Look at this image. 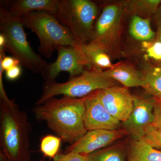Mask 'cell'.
<instances>
[{
    "mask_svg": "<svg viewBox=\"0 0 161 161\" xmlns=\"http://www.w3.org/2000/svg\"><path fill=\"white\" fill-rule=\"evenodd\" d=\"M161 4V0H133L127 3V9L138 16L155 14Z\"/></svg>",
    "mask_w": 161,
    "mask_h": 161,
    "instance_id": "cell-20",
    "label": "cell"
},
{
    "mask_svg": "<svg viewBox=\"0 0 161 161\" xmlns=\"http://www.w3.org/2000/svg\"><path fill=\"white\" fill-rule=\"evenodd\" d=\"M143 88L156 99L161 100V70L158 67L148 65L142 73Z\"/></svg>",
    "mask_w": 161,
    "mask_h": 161,
    "instance_id": "cell-17",
    "label": "cell"
},
{
    "mask_svg": "<svg viewBox=\"0 0 161 161\" xmlns=\"http://www.w3.org/2000/svg\"><path fill=\"white\" fill-rule=\"evenodd\" d=\"M78 48L89 69L103 70L109 69L113 67L109 52L100 43L91 41L79 45Z\"/></svg>",
    "mask_w": 161,
    "mask_h": 161,
    "instance_id": "cell-14",
    "label": "cell"
},
{
    "mask_svg": "<svg viewBox=\"0 0 161 161\" xmlns=\"http://www.w3.org/2000/svg\"><path fill=\"white\" fill-rule=\"evenodd\" d=\"M59 0H15L2 3L9 14L22 17L24 15L36 11H45L52 14L58 8Z\"/></svg>",
    "mask_w": 161,
    "mask_h": 161,
    "instance_id": "cell-13",
    "label": "cell"
},
{
    "mask_svg": "<svg viewBox=\"0 0 161 161\" xmlns=\"http://www.w3.org/2000/svg\"><path fill=\"white\" fill-rule=\"evenodd\" d=\"M127 134L123 129L116 130H95L87 131L77 142L67 148L66 153L84 155L108 147L118 139Z\"/></svg>",
    "mask_w": 161,
    "mask_h": 161,
    "instance_id": "cell-12",
    "label": "cell"
},
{
    "mask_svg": "<svg viewBox=\"0 0 161 161\" xmlns=\"http://www.w3.org/2000/svg\"><path fill=\"white\" fill-rule=\"evenodd\" d=\"M98 13V6L93 1L59 0L53 15L69 30L80 45L91 41Z\"/></svg>",
    "mask_w": 161,
    "mask_h": 161,
    "instance_id": "cell-5",
    "label": "cell"
},
{
    "mask_svg": "<svg viewBox=\"0 0 161 161\" xmlns=\"http://www.w3.org/2000/svg\"><path fill=\"white\" fill-rule=\"evenodd\" d=\"M27 115L9 98L0 102L1 150L9 161H29L30 134Z\"/></svg>",
    "mask_w": 161,
    "mask_h": 161,
    "instance_id": "cell-2",
    "label": "cell"
},
{
    "mask_svg": "<svg viewBox=\"0 0 161 161\" xmlns=\"http://www.w3.org/2000/svg\"><path fill=\"white\" fill-rule=\"evenodd\" d=\"M116 85V81L107 76L104 71L86 70L80 75L64 83H58L55 80L45 82L43 93L35 105L41 104L58 95L82 98L95 91Z\"/></svg>",
    "mask_w": 161,
    "mask_h": 161,
    "instance_id": "cell-6",
    "label": "cell"
},
{
    "mask_svg": "<svg viewBox=\"0 0 161 161\" xmlns=\"http://www.w3.org/2000/svg\"><path fill=\"white\" fill-rule=\"evenodd\" d=\"M130 32L133 38L142 41H151L155 38L156 34L150 26L149 18L134 15L130 23Z\"/></svg>",
    "mask_w": 161,
    "mask_h": 161,
    "instance_id": "cell-19",
    "label": "cell"
},
{
    "mask_svg": "<svg viewBox=\"0 0 161 161\" xmlns=\"http://www.w3.org/2000/svg\"><path fill=\"white\" fill-rule=\"evenodd\" d=\"M98 92L102 103L110 115L121 122L126 121L133 108V96L128 89L116 85Z\"/></svg>",
    "mask_w": 161,
    "mask_h": 161,
    "instance_id": "cell-10",
    "label": "cell"
},
{
    "mask_svg": "<svg viewBox=\"0 0 161 161\" xmlns=\"http://www.w3.org/2000/svg\"><path fill=\"white\" fill-rule=\"evenodd\" d=\"M104 72L107 76L119 82L127 88L143 86L142 73L129 64L120 63L113 65L112 68L104 71Z\"/></svg>",
    "mask_w": 161,
    "mask_h": 161,
    "instance_id": "cell-15",
    "label": "cell"
},
{
    "mask_svg": "<svg viewBox=\"0 0 161 161\" xmlns=\"http://www.w3.org/2000/svg\"><path fill=\"white\" fill-rule=\"evenodd\" d=\"M21 73L22 69L21 65L19 64L6 71V77L9 80H14L19 78Z\"/></svg>",
    "mask_w": 161,
    "mask_h": 161,
    "instance_id": "cell-27",
    "label": "cell"
},
{
    "mask_svg": "<svg viewBox=\"0 0 161 161\" xmlns=\"http://www.w3.org/2000/svg\"><path fill=\"white\" fill-rule=\"evenodd\" d=\"M127 7V2L105 6L94 24L91 41L100 43L109 53L118 43Z\"/></svg>",
    "mask_w": 161,
    "mask_h": 161,
    "instance_id": "cell-7",
    "label": "cell"
},
{
    "mask_svg": "<svg viewBox=\"0 0 161 161\" xmlns=\"http://www.w3.org/2000/svg\"><path fill=\"white\" fill-rule=\"evenodd\" d=\"M22 17L9 14L1 4L0 33L6 38L5 51L10 53L20 65L34 74L41 73L48 63L32 49L26 39Z\"/></svg>",
    "mask_w": 161,
    "mask_h": 161,
    "instance_id": "cell-3",
    "label": "cell"
},
{
    "mask_svg": "<svg viewBox=\"0 0 161 161\" xmlns=\"http://www.w3.org/2000/svg\"><path fill=\"white\" fill-rule=\"evenodd\" d=\"M98 91L84 97V122L87 131L95 130H116L122 126L120 121L110 115L101 102Z\"/></svg>",
    "mask_w": 161,
    "mask_h": 161,
    "instance_id": "cell-11",
    "label": "cell"
},
{
    "mask_svg": "<svg viewBox=\"0 0 161 161\" xmlns=\"http://www.w3.org/2000/svg\"><path fill=\"white\" fill-rule=\"evenodd\" d=\"M20 64L19 62L13 57H6L5 51H0V66L3 70H8L11 68Z\"/></svg>",
    "mask_w": 161,
    "mask_h": 161,
    "instance_id": "cell-25",
    "label": "cell"
},
{
    "mask_svg": "<svg viewBox=\"0 0 161 161\" xmlns=\"http://www.w3.org/2000/svg\"><path fill=\"white\" fill-rule=\"evenodd\" d=\"M40 161H47L42 159ZM53 161H87V155L73 152L58 154Z\"/></svg>",
    "mask_w": 161,
    "mask_h": 161,
    "instance_id": "cell-24",
    "label": "cell"
},
{
    "mask_svg": "<svg viewBox=\"0 0 161 161\" xmlns=\"http://www.w3.org/2000/svg\"><path fill=\"white\" fill-rule=\"evenodd\" d=\"M24 27L31 30L40 41L39 51L43 56L51 58L55 50L59 46L78 47L68 29L49 13L36 11L22 16Z\"/></svg>",
    "mask_w": 161,
    "mask_h": 161,
    "instance_id": "cell-4",
    "label": "cell"
},
{
    "mask_svg": "<svg viewBox=\"0 0 161 161\" xmlns=\"http://www.w3.org/2000/svg\"><path fill=\"white\" fill-rule=\"evenodd\" d=\"M158 67L161 70V62L160 64L159 65V66H158Z\"/></svg>",
    "mask_w": 161,
    "mask_h": 161,
    "instance_id": "cell-31",
    "label": "cell"
},
{
    "mask_svg": "<svg viewBox=\"0 0 161 161\" xmlns=\"http://www.w3.org/2000/svg\"><path fill=\"white\" fill-rule=\"evenodd\" d=\"M133 108L126 121L122 123L123 129L132 139H142L146 128L152 124L155 99L152 96L134 95Z\"/></svg>",
    "mask_w": 161,
    "mask_h": 161,
    "instance_id": "cell-9",
    "label": "cell"
},
{
    "mask_svg": "<svg viewBox=\"0 0 161 161\" xmlns=\"http://www.w3.org/2000/svg\"><path fill=\"white\" fill-rule=\"evenodd\" d=\"M33 111L38 120L45 121L49 129L66 142L74 143L87 131L84 122V97L53 98L36 106Z\"/></svg>",
    "mask_w": 161,
    "mask_h": 161,
    "instance_id": "cell-1",
    "label": "cell"
},
{
    "mask_svg": "<svg viewBox=\"0 0 161 161\" xmlns=\"http://www.w3.org/2000/svg\"><path fill=\"white\" fill-rule=\"evenodd\" d=\"M128 161H161V150L151 147L143 139H132L127 151Z\"/></svg>",
    "mask_w": 161,
    "mask_h": 161,
    "instance_id": "cell-16",
    "label": "cell"
},
{
    "mask_svg": "<svg viewBox=\"0 0 161 161\" xmlns=\"http://www.w3.org/2000/svg\"><path fill=\"white\" fill-rule=\"evenodd\" d=\"M155 40L161 42V26H158L157 31L156 33Z\"/></svg>",
    "mask_w": 161,
    "mask_h": 161,
    "instance_id": "cell-29",
    "label": "cell"
},
{
    "mask_svg": "<svg viewBox=\"0 0 161 161\" xmlns=\"http://www.w3.org/2000/svg\"><path fill=\"white\" fill-rule=\"evenodd\" d=\"M142 139L153 148L161 150V130L150 125L146 128Z\"/></svg>",
    "mask_w": 161,
    "mask_h": 161,
    "instance_id": "cell-22",
    "label": "cell"
},
{
    "mask_svg": "<svg viewBox=\"0 0 161 161\" xmlns=\"http://www.w3.org/2000/svg\"><path fill=\"white\" fill-rule=\"evenodd\" d=\"M57 50V60L48 64L40 73L45 82L55 80L61 72H67L69 79H72L82 74L86 70L85 68H87L78 47L59 46Z\"/></svg>",
    "mask_w": 161,
    "mask_h": 161,
    "instance_id": "cell-8",
    "label": "cell"
},
{
    "mask_svg": "<svg viewBox=\"0 0 161 161\" xmlns=\"http://www.w3.org/2000/svg\"><path fill=\"white\" fill-rule=\"evenodd\" d=\"M147 57L161 62V42L155 40L153 42L144 43Z\"/></svg>",
    "mask_w": 161,
    "mask_h": 161,
    "instance_id": "cell-23",
    "label": "cell"
},
{
    "mask_svg": "<svg viewBox=\"0 0 161 161\" xmlns=\"http://www.w3.org/2000/svg\"><path fill=\"white\" fill-rule=\"evenodd\" d=\"M153 119L151 125L161 130V100L156 99L153 106Z\"/></svg>",
    "mask_w": 161,
    "mask_h": 161,
    "instance_id": "cell-26",
    "label": "cell"
},
{
    "mask_svg": "<svg viewBox=\"0 0 161 161\" xmlns=\"http://www.w3.org/2000/svg\"><path fill=\"white\" fill-rule=\"evenodd\" d=\"M153 20L157 26H161V4L156 13L154 15Z\"/></svg>",
    "mask_w": 161,
    "mask_h": 161,
    "instance_id": "cell-28",
    "label": "cell"
},
{
    "mask_svg": "<svg viewBox=\"0 0 161 161\" xmlns=\"http://www.w3.org/2000/svg\"><path fill=\"white\" fill-rule=\"evenodd\" d=\"M62 139L52 135L42 137L40 144V150L44 156L54 159L58 155Z\"/></svg>",
    "mask_w": 161,
    "mask_h": 161,
    "instance_id": "cell-21",
    "label": "cell"
},
{
    "mask_svg": "<svg viewBox=\"0 0 161 161\" xmlns=\"http://www.w3.org/2000/svg\"><path fill=\"white\" fill-rule=\"evenodd\" d=\"M0 161H9L6 156L1 150L0 151Z\"/></svg>",
    "mask_w": 161,
    "mask_h": 161,
    "instance_id": "cell-30",
    "label": "cell"
},
{
    "mask_svg": "<svg viewBox=\"0 0 161 161\" xmlns=\"http://www.w3.org/2000/svg\"><path fill=\"white\" fill-rule=\"evenodd\" d=\"M126 152L123 145L116 144L87 155V161H126Z\"/></svg>",
    "mask_w": 161,
    "mask_h": 161,
    "instance_id": "cell-18",
    "label": "cell"
}]
</instances>
